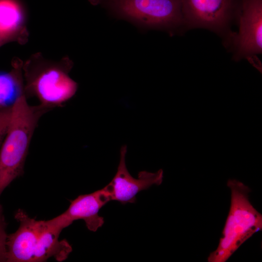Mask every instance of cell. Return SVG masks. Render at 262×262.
Returning a JSON list of instances; mask_svg holds the SVG:
<instances>
[{
	"label": "cell",
	"instance_id": "cell-1",
	"mask_svg": "<svg viewBox=\"0 0 262 262\" xmlns=\"http://www.w3.org/2000/svg\"><path fill=\"white\" fill-rule=\"evenodd\" d=\"M23 95L12 108L7 132L0 147V196L21 175L34 131L41 117L51 110L41 104L30 105Z\"/></svg>",
	"mask_w": 262,
	"mask_h": 262
},
{
	"label": "cell",
	"instance_id": "cell-2",
	"mask_svg": "<svg viewBox=\"0 0 262 262\" xmlns=\"http://www.w3.org/2000/svg\"><path fill=\"white\" fill-rule=\"evenodd\" d=\"M231 191L229 214L216 249L208 257L209 262H225L255 233L262 230V215L249 200V188L235 179L229 180Z\"/></svg>",
	"mask_w": 262,
	"mask_h": 262
},
{
	"label": "cell",
	"instance_id": "cell-3",
	"mask_svg": "<svg viewBox=\"0 0 262 262\" xmlns=\"http://www.w3.org/2000/svg\"><path fill=\"white\" fill-rule=\"evenodd\" d=\"M27 62L22 68L26 98L35 97L41 104L52 109L61 106L76 93L77 84L69 76L67 63Z\"/></svg>",
	"mask_w": 262,
	"mask_h": 262
},
{
	"label": "cell",
	"instance_id": "cell-4",
	"mask_svg": "<svg viewBox=\"0 0 262 262\" xmlns=\"http://www.w3.org/2000/svg\"><path fill=\"white\" fill-rule=\"evenodd\" d=\"M121 17L170 33L187 32L182 0H98Z\"/></svg>",
	"mask_w": 262,
	"mask_h": 262
},
{
	"label": "cell",
	"instance_id": "cell-5",
	"mask_svg": "<svg viewBox=\"0 0 262 262\" xmlns=\"http://www.w3.org/2000/svg\"><path fill=\"white\" fill-rule=\"evenodd\" d=\"M245 0H182L186 31L203 29L210 31L228 47L234 32Z\"/></svg>",
	"mask_w": 262,
	"mask_h": 262
},
{
	"label": "cell",
	"instance_id": "cell-6",
	"mask_svg": "<svg viewBox=\"0 0 262 262\" xmlns=\"http://www.w3.org/2000/svg\"><path fill=\"white\" fill-rule=\"evenodd\" d=\"M237 25L226 49L236 62L262 53V0H245Z\"/></svg>",
	"mask_w": 262,
	"mask_h": 262
},
{
	"label": "cell",
	"instance_id": "cell-7",
	"mask_svg": "<svg viewBox=\"0 0 262 262\" xmlns=\"http://www.w3.org/2000/svg\"><path fill=\"white\" fill-rule=\"evenodd\" d=\"M127 147L120 149V160L116 173L105 188L110 200L117 201L122 204L136 202V196L141 191L147 190L153 185H159L163 180V170L156 172L140 171L137 178L129 172L126 165Z\"/></svg>",
	"mask_w": 262,
	"mask_h": 262
},
{
	"label": "cell",
	"instance_id": "cell-8",
	"mask_svg": "<svg viewBox=\"0 0 262 262\" xmlns=\"http://www.w3.org/2000/svg\"><path fill=\"white\" fill-rule=\"evenodd\" d=\"M15 218L19 226L15 232L7 236L6 262H33L42 220L30 217L20 209L16 212Z\"/></svg>",
	"mask_w": 262,
	"mask_h": 262
},
{
	"label": "cell",
	"instance_id": "cell-9",
	"mask_svg": "<svg viewBox=\"0 0 262 262\" xmlns=\"http://www.w3.org/2000/svg\"><path fill=\"white\" fill-rule=\"evenodd\" d=\"M111 201L105 187L93 193L79 196L70 202L68 208L61 216L68 224L74 221L83 220L88 229L96 231L104 223L99 211Z\"/></svg>",
	"mask_w": 262,
	"mask_h": 262
},
{
	"label": "cell",
	"instance_id": "cell-10",
	"mask_svg": "<svg viewBox=\"0 0 262 262\" xmlns=\"http://www.w3.org/2000/svg\"><path fill=\"white\" fill-rule=\"evenodd\" d=\"M24 16L20 6L14 0H0V33L16 40L24 41Z\"/></svg>",
	"mask_w": 262,
	"mask_h": 262
},
{
	"label": "cell",
	"instance_id": "cell-11",
	"mask_svg": "<svg viewBox=\"0 0 262 262\" xmlns=\"http://www.w3.org/2000/svg\"><path fill=\"white\" fill-rule=\"evenodd\" d=\"M22 69V65L17 63L11 72L0 73V109L12 106L25 95Z\"/></svg>",
	"mask_w": 262,
	"mask_h": 262
},
{
	"label": "cell",
	"instance_id": "cell-12",
	"mask_svg": "<svg viewBox=\"0 0 262 262\" xmlns=\"http://www.w3.org/2000/svg\"><path fill=\"white\" fill-rule=\"evenodd\" d=\"M6 223L2 213L0 210V262H6Z\"/></svg>",
	"mask_w": 262,
	"mask_h": 262
},
{
	"label": "cell",
	"instance_id": "cell-13",
	"mask_svg": "<svg viewBox=\"0 0 262 262\" xmlns=\"http://www.w3.org/2000/svg\"><path fill=\"white\" fill-rule=\"evenodd\" d=\"M12 106L0 109V147L8 128L12 114Z\"/></svg>",
	"mask_w": 262,
	"mask_h": 262
},
{
	"label": "cell",
	"instance_id": "cell-14",
	"mask_svg": "<svg viewBox=\"0 0 262 262\" xmlns=\"http://www.w3.org/2000/svg\"><path fill=\"white\" fill-rule=\"evenodd\" d=\"M12 39H13V38L0 33V46L6 41L11 40Z\"/></svg>",
	"mask_w": 262,
	"mask_h": 262
},
{
	"label": "cell",
	"instance_id": "cell-15",
	"mask_svg": "<svg viewBox=\"0 0 262 262\" xmlns=\"http://www.w3.org/2000/svg\"><path fill=\"white\" fill-rule=\"evenodd\" d=\"M2 209V207H1V205L0 204V210Z\"/></svg>",
	"mask_w": 262,
	"mask_h": 262
}]
</instances>
